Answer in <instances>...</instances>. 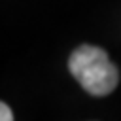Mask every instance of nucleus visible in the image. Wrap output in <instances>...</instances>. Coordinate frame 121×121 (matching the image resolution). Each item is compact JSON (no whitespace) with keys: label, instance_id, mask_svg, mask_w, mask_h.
I'll return each mask as SVG.
<instances>
[{"label":"nucleus","instance_id":"f257e3e1","mask_svg":"<svg viewBox=\"0 0 121 121\" xmlns=\"http://www.w3.org/2000/svg\"><path fill=\"white\" fill-rule=\"evenodd\" d=\"M68 70L93 96L110 95L119 81L115 64L108 59V53L96 45H79L74 49L68 59Z\"/></svg>","mask_w":121,"mask_h":121},{"label":"nucleus","instance_id":"f03ea898","mask_svg":"<svg viewBox=\"0 0 121 121\" xmlns=\"http://www.w3.org/2000/svg\"><path fill=\"white\" fill-rule=\"evenodd\" d=\"M0 119L2 121H11L13 119V113H11V110H9V106L6 102L0 104Z\"/></svg>","mask_w":121,"mask_h":121}]
</instances>
